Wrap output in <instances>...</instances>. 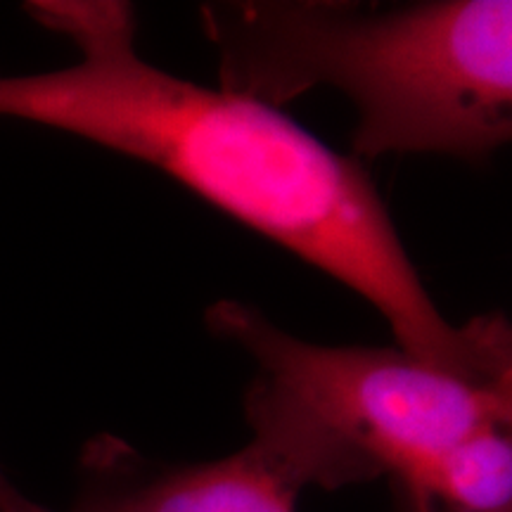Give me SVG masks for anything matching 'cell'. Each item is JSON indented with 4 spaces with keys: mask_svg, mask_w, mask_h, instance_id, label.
I'll return each instance as SVG.
<instances>
[{
    "mask_svg": "<svg viewBox=\"0 0 512 512\" xmlns=\"http://www.w3.org/2000/svg\"><path fill=\"white\" fill-rule=\"evenodd\" d=\"M0 508L5 512H36L41 505L31 503L29 498L19 494L10 479L3 475V470H0Z\"/></svg>",
    "mask_w": 512,
    "mask_h": 512,
    "instance_id": "6",
    "label": "cell"
},
{
    "mask_svg": "<svg viewBox=\"0 0 512 512\" xmlns=\"http://www.w3.org/2000/svg\"><path fill=\"white\" fill-rule=\"evenodd\" d=\"M394 512H418L413 508V503L408 501V496L403 491L394 489Z\"/></svg>",
    "mask_w": 512,
    "mask_h": 512,
    "instance_id": "7",
    "label": "cell"
},
{
    "mask_svg": "<svg viewBox=\"0 0 512 512\" xmlns=\"http://www.w3.org/2000/svg\"><path fill=\"white\" fill-rule=\"evenodd\" d=\"M302 491L256 441L209 463L147 467L102 437L83 456V486L69 512H297Z\"/></svg>",
    "mask_w": 512,
    "mask_h": 512,
    "instance_id": "4",
    "label": "cell"
},
{
    "mask_svg": "<svg viewBox=\"0 0 512 512\" xmlns=\"http://www.w3.org/2000/svg\"><path fill=\"white\" fill-rule=\"evenodd\" d=\"M204 318L254 361L252 441L302 489L408 484L458 441L512 422V380L458 373L401 347L306 342L233 299Z\"/></svg>",
    "mask_w": 512,
    "mask_h": 512,
    "instance_id": "3",
    "label": "cell"
},
{
    "mask_svg": "<svg viewBox=\"0 0 512 512\" xmlns=\"http://www.w3.org/2000/svg\"><path fill=\"white\" fill-rule=\"evenodd\" d=\"M221 88L278 107L330 86L356 105L354 159L486 162L512 136V3L226 0L200 8Z\"/></svg>",
    "mask_w": 512,
    "mask_h": 512,
    "instance_id": "2",
    "label": "cell"
},
{
    "mask_svg": "<svg viewBox=\"0 0 512 512\" xmlns=\"http://www.w3.org/2000/svg\"><path fill=\"white\" fill-rule=\"evenodd\" d=\"M418 512H512L510 427L458 441L413 482L392 484Z\"/></svg>",
    "mask_w": 512,
    "mask_h": 512,
    "instance_id": "5",
    "label": "cell"
},
{
    "mask_svg": "<svg viewBox=\"0 0 512 512\" xmlns=\"http://www.w3.org/2000/svg\"><path fill=\"white\" fill-rule=\"evenodd\" d=\"M0 512H5L3 508H0ZM38 512H50V510H46V508H41V510H38Z\"/></svg>",
    "mask_w": 512,
    "mask_h": 512,
    "instance_id": "8",
    "label": "cell"
},
{
    "mask_svg": "<svg viewBox=\"0 0 512 512\" xmlns=\"http://www.w3.org/2000/svg\"><path fill=\"white\" fill-rule=\"evenodd\" d=\"M27 12L76 46L53 72L0 76V117L55 128L150 164L363 297L408 354L458 373L512 377L503 316L451 323L422 283L358 159L266 102L197 86L140 57L117 0H38Z\"/></svg>",
    "mask_w": 512,
    "mask_h": 512,
    "instance_id": "1",
    "label": "cell"
}]
</instances>
